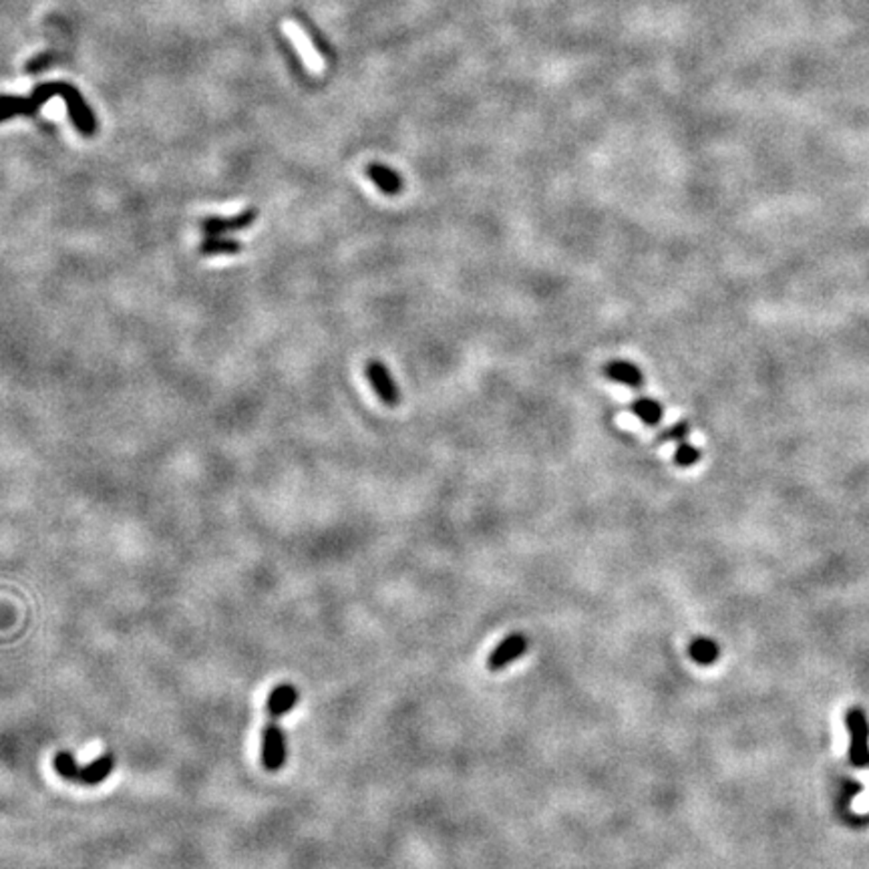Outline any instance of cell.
Instances as JSON below:
<instances>
[{"label": "cell", "mask_w": 869, "mask_h": 869, "mask_svg": "<svg viewBox=\"0 0 869 869\" xmlns=\"http://www.w3.org/2000/svg\"><path fill=\"white\" fill-rule=\"evenodd\" d=\"M52 767H55V770L62 779H67L71 783L99 785L113 773L115 757L111 752H105V755H101L99 759H95L93 763L80 767L73 752L59 751L55 759H52Z\"/></svg>", "instance_id": "obj_1"}, {"label": "cell", "mask_w": 869, "mask_h": 869, "mask_svg": "<svg viewBox=\"0 0 869 869\" xmlns=\"http://www.w3.org/2000/svg\"><path fill=\"white\" fill-rule=\"evenodd\" d=\"M525 650H527V638L524 634L507 636V638L501 642L494 652H491V656L487 660V668L494 672L505 668L509 662H514L522 656V654H525Z\"/></svg>", "instance_id": "obj_7"}, {"label": "cell", "mask_w": 869, "mask_h": 869, "mask_svg": "<svg viewBox=\"0 0 869 869\" xmlns=\"http://www.w3.org/2000/svg\"><path fill=\"white\" fill-rule=\"evenodd\" d=\"M701 457H703V453L698 451L694 445L683 441V443H678L676 451H675V457H672V459H675V463L678 465V468L686 469V468H693V465H696L698 461H701Z\"/></svg>", "instance_id": "obj_14"}, {"label": "cell", "mask_w": 869, "mask_h": 869, "mask_svg": "<svg viewBox=\"0 0 869 869\" xmlns=\"http://www.w3.org/2000/svg\"><path fill=\"white\" fill-rule=\"evenodd\" d=\"M366 177L379 187L381 194L391 195V198H395V195L402 192V187H405V182H402V177L395 172V169L383 164H371L366 167Z\"/></svg>", "instance_id": "obj_8"}, {"label": "cell", "mask_w": 869, "mask_h": 869, "mask_svg": "<svg viewBox=\"0 0 869 869\" xmlns=\"http://www.w3.org/2000/svg\"><path fill=\"white\" fill-rule=\"evenodd\" d=\"M280 716V713L268 709V723L262 732V765L268 770H278L286 763V739L278 724Z\"/></svg>", "instance_id": "obj_2"}, {"label": "cell", "mask_w": 869, "mask_h": 869, "mask_svg": "<svg viewBox=\"0 0 869 869\" xmlns=\"http://www.w3.org/2000/svg\"><path fill=\"white\" fill-rule=\"evenodd\" d=\"M847 729L851 732V763L864 767L869 763V727L862 711L847 713Z\"/></svg>", "instance_id": "obj_5"}, {"label": "cell", "mask_w": 869, "mask_h": 869, "mask_svg": "<svg viewBox=\"0 0 869 869\" xmlns=\"http://www.w3.org/2000/svg\"><path fill=\"white\" fill-rule=\"evenodd\" d=\"M67 85L55 83V85H43L37 89V93L29 99H16V97H0V121H6L14 118V115H31L39 109V107L49 101L52 95H65Z\"/></svg>", "instance_id": "obj_3"}, {"label": "cell", "mask_w": 869, "mask_h": 869, "mask_svg": "<svg viewBox=\"0 0 869 869\" xmlns=\"http://www.w3.org/2000/svg\"><path fill=\"white\" fill-rule=\"evenodd\" d=\"M364 374L369 379L373 391L376 392V397L383 401V405L387 407H397L401 395L399 387L392 374L389 373L387 364H383L381 361H369L364 364Z\"/></svg>", "instance_id": "obj_4"}, {"label": "cell", "mask_w": 869, "mask_h": 869, "mask_svg": "<svg viewBox=\"0 0 869 869\" xmlns=\"http://www.w3.org/2000/svg\"><path fill=\"white\" fill-rule=\"evenodd\" d=\"M258 220V210L248 208L236 218H205L202 222V231L205 236H223L228 231H240L252 226Z\"/></svg>", "instance_id": "obj_6"}, {"label": "cell", "mask_w": 869, "mask_h": 869, "mask_svg": "<svg viewBox=\"0 0 869 869\" xmlns=\"http://www.w3.org/2000/svg\"><path fill=\"white\" fill-rule=\"evenodd\" d=\"M284 31L292 39V43L297 44L298 52L302 55L304 62H307V67L312 71V73H322V69H325V62H322V59L316 55V51L312 49V43L307 39V34H304L294 23H286Z\"/></svg>", "instance_id": "obj_10"}, {"label": "cell", "mask_w": 869, "mask_h": 869, "mask_svg": "<svg viewBox=\"0 0 869 869\" xmlns=\"http://www.w3.org/2000/svg\"><path fill=\"white\" fill-rule=\"evenodd\" d=\"M241 252V244L238 240L223 238V236H205L200 246V254L213 256V254H238Z\"/></svg>", "instance_id": "obj_13"}, {"label": "cell", "mask_w": 869, "mask_h": 869, "mask_svg": "<svg viewBox=\"0 0 869 869\" xmlns=\"http://www.w3.org/2000/svg\"><path fill=\"white\" fill-rule=\"evenodd\" d=\"M606 379H610L618 384H624L628 389H642L644 374L634 363L628 361H612L604 366Z\"/></svg>", "instance_id": "obj_9"}, {"label": "cell", "mask_w": 869, "mask_h": 869, "mask_svg": "<svg viewBox=\"0 0 869 869\" xmlns=\"http://www.w3.org/2000/svg\"><path fill=\"white\" fill-rule=\"evenodd\" d=\"M688 435H691V423H688V420H678V423L668 427L666 431H662L656 441L658 443H670V441L672 443H683Z\"/></svg>", "instance_id": "obj_15"}, {"label": "cell", "mask_w": 869, "mask_h": 869, "mask_svg": "<svg viewBox=\"0 0 869 869\" xmlns=\"http://www.w3.org/2000/svg\"><path fill=\"white\" fill-rule=\"evenodd\" d=\"M688 654H691V658L696 662V665L709 666V665H714L721 650L716 647V642L711 638H694L691 642V648H688Z\"/></svg>", "instance_id": "obj_12"}, {"label": "cell", "mask_w": 869, "mask_h": 869, "mask_svg": "<svg viewBox=\"0 0 869 869\" xmlns=\"http://www.w3.org/2000/svg\"><path fill=\"white\" fill-rule=\"evenodd\" d=\"M630 413L647 427H656L665 419V407L652 397H638L630 402Z\"/></svg>", "instance_id": "obj_11"}]
</instances>
